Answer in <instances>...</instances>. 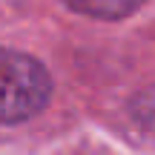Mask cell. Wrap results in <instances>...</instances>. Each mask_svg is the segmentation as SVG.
Returning <instances> with one entry per match:
<instances>
[{
	"label": "cell",
	"instance_id": "cell-2",
	"mask_svg": "<svg viewBox=\"0 0 155 155\" xmlns=\"http://www.w3.org/2000/svg\"><path fill=\"white\" fill-rule=\"evenodd\" d=\"M63 3L81 15L98 17V20H121V17L138 12L144 0H63Z\"/></svg>",
	"mask_w": 155,
	"mask_h": 155
},
{
	"label": "cell",
	"instance_id": "cell-1",
	"mask_svg": "<svg viewBox=\"0 0 155 155\" xmlns=\"http://www.w3.org/2000/svg\"><path fill=\"white\" fill-rule=\"evenodd\" d=\"M52 95V78L40 61L0 46V124L38 115Z\"/></svg>",
	"mask_w": 155,
	"mask_h": 155
}]
</instances>
